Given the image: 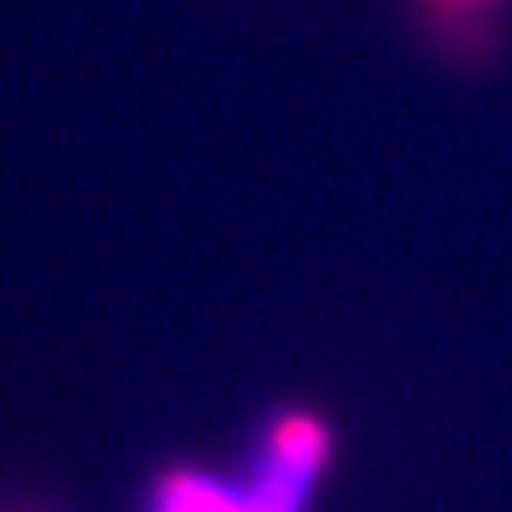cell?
<instances>
[{
	"label": "cell",
	"mask_w": 512,
	"mask_h": 512,
	"mask_svg": "<svg viewBox=\"0 0 512 512\" xmlns=\"http://www.w3.org/2000/svg\"><path fill=\"white\" fill-rule=\"evenodd\" d=\"M150 512H295L282 504L261 478L214 474V470H171L158 478L150 495Z\"/></svg>",
	"instance_id": "6da1fadb"
},
{
	"label": "cell",
	"mask_w": 512,
	"mask_h": 512,
	"mask_svg": "<svg viewBox=\"0 0 512 512\" xmlns=\"http://www.w3.org/2000/svg\"><path fill=\"white\" fill-rule=\"evenodd\" d=\"M427 5H436L444 13H478L487 5H500V0H427Z\"/></svg>",
	"instance_id": "7a4b0ae2"
}]
</instances>
